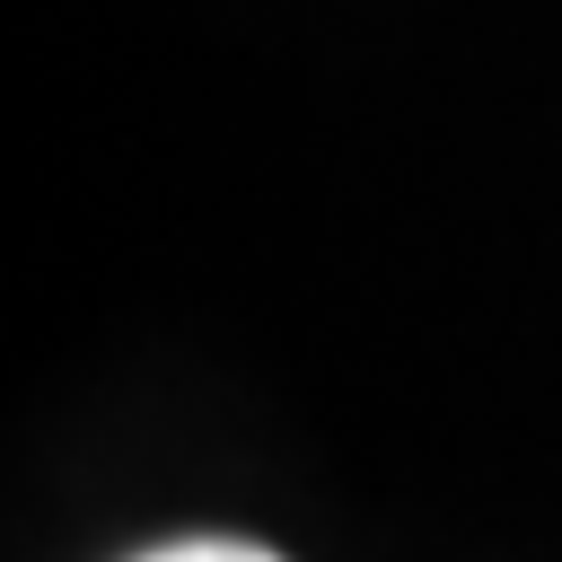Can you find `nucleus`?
<instances>
[{"label":"nucleus","mask_w":562,"mask_h":562,"mask_svg":"<svg viewBox=\"0 0 562 562\" xmlns=\"http://www.w3.org/2000/svg\"><path fill=\"white\" fill-rule=\"evenodd\" d=\"M132 562H281L272 544H246V536H184V544H149Z\"/></svg>","instance_id":"nucleus-1"}]
</instances>
